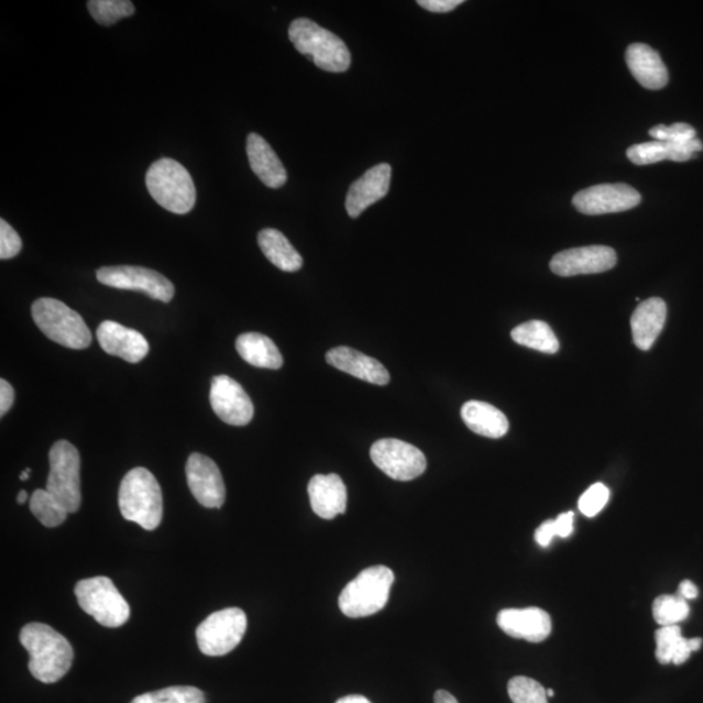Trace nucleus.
Wrapping results in <instances>:
<instances>
[{
  "label": "nucleus",
  "mask_w": 703,
  "mask_h": 703,
  "mask_svg": "<svg viewBox=\"0 0 703 703\" xmlns=\"http://www.w3.org/2000/svg\"><path fill=\"white\" fill-rule=\"evenodd\" d=\"M20 642L30 652V671L33 678L41 683H56L73 667V646L47 624H26L20 631Z\"/></svg>",
  "instance_id": "f257e3e1"
},
{
  "label": "nucleus",
  "mask_w": 703,
  "mask_h": 703,
  "mask_svg": "<svg viewBox=\"0 0 703 703\" xmlns=\"http://www.w3.org/2000/svg\"><path fill=\"white\" fill-rule=\"evenodd\" d=\"M119 508L128 521L145 530L160 527L163 498L158 481L146 468H134L125 474L119 488Z\"/></svg>",
  "instance_id": "f03ea898"
},
{
  "label": "nucleus",
  "mask_w": 703,
  "mask_h": 703,
  "mask_svg": "<svg viewBox=\"0 0 703 703\" xmlns=\"http://www.w3.org/2000/svg\"><path fill=\"white\" fill-rule=\"evenodd\" d=\"M288 35L297 52L308 56L326 73L342 74L351 67V53L344 41L315 21L296 19Z\"/></svg>",
  "instance_id": "7ed1b4c3"
},
{
  "label": "nucleus",
  "mask_w": 703,
  "mask_h": 703,
  "mask_svg": "<svg viewBox=\"0 0 703 703\" xmlns=\"http://www.w3.org/2000/svg\"><path fill=\"white\" fill-rule=\"evenodd\" d=\"M146 187L154 201L174 215H188L196 205V187L188 169L175 160L153 163L146 174Z\"/></svg>",
  "instance_id": "20e7f679"
},
{
  "label": "nucleus",
  "mask_w": 703,
  "mask_h": 703,
  "mask_svg": "<svg viewBox=\"0 0 703 703\" xmlns=\"http://www.w3.org/2000/svg\"><path fill=\"white\" fill-rule=\"evenodd\" d=\"M394 581L395 574L388 567L366 568L340 593L339 608L352 619L380 613L387 605Z\"/></svg>",
  "instance_id": "39448f33"
},
{
  "label": "nucleus",
  "mask_w": 703,
  "mask_h": 703,
  "mask_svg": "<svg viewBox=\"0 0 703 703\" xmlns=\"http://www.w3.org/2000/svg\"><path fill=\"white\" fill-rule=\"evenodd\" d=\"M32 316L50 340L70 350H85L94 340L83 317L56 298H39L33 304Z\"/></svg>",
  "instance_id": "423d86ee"
},
{
  "label": "nucleus",
  "mask_w": 703,
  "mask_h": 703,
  "mask_svg": "<svg viewBox=\"0 0 703 703\" xmlns=\"http://www.w3.org/2000/svg\"><path fill=\"white\" fill-rule=\"evenodd\" d=\"M75 594L85 613L94 616L103 627H122L130 619V605L109 578L98 576L78 581Z\"/></svg>",
  "instance_id": "0eeeda50"
},
{
  "label": "nucleus",
  "mask_w": 703,
  "mask_h": 703,
  "mask_svg": "<svg viewBox=\"0 0 703 703\" xmlns=\"http://www.w3.org/2000/svg\"><path fill=\"white\" fill-rule=\"evenodd\" d=\"M50 473L46 490L68 514L81 506L80 453L67 440L56 442L48 454Z\"/></svg>",
  "instance_id": "6e6552de"
},
{
  "label": "nucleus",
  "mask_w": 703,
  "mask_h": 703,
  "mask_svg": "<svg viewBox=\"0 0 703 703\" xmlns=\"http://www.w3.org/2000/svg\"><path fill=\"white\" fill-rule=\"evenodd\" d=\"M248 619L243 609L230 607L217 611L198 625V648L208 657L229 655L243 640Z\"/></svg>",
  "instance_id": "1a4fd4ad"
},
{
  "label": "nucleus",
  "mask_w": 703,
  "mask_h": 703,
  "mask_svg": "<svg viewBox=\"0 0 703 703\" xmlns=\"http://www.w3.org/2000/svg\"><path fill=\"white\" fill-rule=\"evenodd\" d=\"M97 279L105 286L118 289L138 290L162 303H169L175 296V287L165 275L140 266H108L97 270Z\"/></svg>",
  "instance_id": "9d476101"
},
{
  "label": "nucleus",
  "mask_w": 703,
  "mask_h": 703,
  "mask_svg": "<svg viewBox=\"0 0 703 703\" xmlns=\"http://www.w3.org/2000/svg\"><path fill=\"white\" fill-rule=\"evenodd\" d=\"M371 458L389 479L404 482L420 477L428 465L421 450L399 439L376 440Z\"/></svg>",
  "instance_id": "9b49d317"
},
{
  "label": "nucleus",
  "mask_w": 703,
  "mask_h": 703,
  "mask_svg": "<svg viewBox=\"0 0 703 703\" xmlns=\"http://www.w3.org/2000/svg\"><path fill=\"white\" fill-rule=\"evenodd\" d=\"M641 195L624 183L601 184L574 195L572 204L582 215H613L636 208L640 205Z\"/></svg>",
  "instance_id": "f8f14e48"
},
{
  "label": "nucleus",
  "mask_w": 703,
  "mask_h": 703,
  "mask_svg": "<svg viewBox=\"0 0 703 703\" xmlns=\"http://www.w3.org/2000/svg\"><path fill=\"white\" fill-rule=\"evenodd\" d=\"M210 404L220 420L232 426H245L254 416L250 395L229 375H218L212 378Z\"/></svg>",
  "instance_id": "ddd939ff"
},
{
  "label": "nucleus",
  "mask_w": 703,
  "mask_h": 703,
  "mask_svg": "<svg viewBox=\"0 0 703 703\" xmlns=\"http://www.w3.org/2000/svg\"><path fill=\"white\" fill-rule=\"evenodd\" d=\"M616 252L606 245L573 248L553 255L550 267L559 276L600 274L614 268Z\"/></svg>",
  "instance_id": "4468645a"
},
{
  "label": "nucleus",
  "mask_w": 703,
  "mask_h": 703,
  "mask_svg": "<svg viewBox=\"0 0 703 703\" xmlns=\"http://www.w3.org/2000/svg\"><path fill=\"white\" fill-rule=\"evenodd\" d=\"M190 493L201 506L220 508L226 502V486L218 465L201 453H191L186 466Z\"/></svg>",
  "instance_id": "2eb2a0df"
},
{
  "label": "nucleus",
  "mask_w": 703,
  "mask_h": 703,
  "mask_svg": "<svg viewBox=\"0 0 703 703\" xmlns=\"http://www.w3.org/2000/svg\"><path fill=\"white\" fill-rule=\"evenodd\" d=\"M496 622L504 634L532 644L545 641L552 630L550 615L538 607L502 609Z\"/></svg>",
  "instance_id": "dca6fc26"
},
{
  "label": "nucleus",
  "mask_w": 703,
  "mask_h": 703,
  "mask_svg": "<svg viewBox=\"0 0 703 703\" xmlns=\"http://www.w3.org/2000/svg\"><path fill=\"white\" fill-rule=\"evenodd\" d=\"M391 176L393 168L388 163H381L354 182L345 198L348 216L356 219L372 205L385 198L389 190Z\"/></svg>",
  "instance_id": "f3484780"
},
{
  "label": "nucleus",
  "mask_w": 703,
  "mask_h": 703,
  "mask_svg": "<svg viewBox=\"0 0 703 703\" xmlns=\"http://www.w3.org/2000/svg\"><path fill=\"white\" fill-rule=\"evenodd\" d=\"M97 338L99 345L106 353L131 362V364H138L149 353V343L145 337L118 322L105 321L99 325Z\"/></svg>",
  "instance_id": "a211bd4d"
},
{
  "label": "nucleus",
  "mask_w": 703,
  "mask_h": 703,
  "mask_svg": "<svg viewBox=\"0 0 703 703\" xmlns=\"http://www.w3.org/2000/svg\"><path fill=\"white\" fill-rule=\"evenodd\" d=\"M326 361L338 371L356 376L361 381L378 386L388 385L389 373L387 369L378 360L369 358L353 348H332L326 354Z\"/></svg>",
  "instance_id": "6ab92c4d"
},
{
  "label": "nucleus",
  "mask_w": 703,
  "mask_h": 703,
  "mask_svg": "<svg viewBox=\"0 0 703 703\" xmlns=\"http://www.w3.org/2000/svg\"><path fill=\"white\" fill-rule=\"evenodd\" d=\"M312 510L325 520L345 514L347 487L338 474H317L308 485Z\"/></svg>",
  "instance_id": "aec40b11"
},
{
  "label": "nucleus",
  "mask_w": 703,
  "mask_h": 703,
  "mask_svg": "<svg viewBox=\"0 0 703 703\" xmlns=\"http://www.w3.org/2000/svg\"><path fill=\"white\" fill-rule=\"evenodd\" d=\"M630 74L649 90L663 89L669 84V70L657 50L645 44H634L625 53Z\"/></svg>",
  "instance_id": "412c9836"
},
{
  "label": "nucleus",
  "mask_w": 703,
  "mask_h": 703,
  "mask_svg": "<svg viewBox=\"0 0 703 703\" xmlns=\"http://www.w3.org/2000/svg\"><path fill=\"white\" fill-rule=\"evenodd\" d=\"M246 154L252 172L266 187L278 189L287 183L288 175L279 156L268 142L257 133H251L246 140Z\"/></svg>",
  "instance_id": "4be33fe9"
},
{
  "label": "nucleus",
  "mask_w": 703,
  "mask_h": 703,
  "mask_svg": "<svg viewBox=\"0 0 703 703\" xmlns=\"http://www.w3.org/2000/svg\"><path fill=\"white\" fill-rule=\"evenodd\" d=\"M667 318V305L660 297H651L638 305L631 316V336L641 351H649L662 332Z\"/></svg>",
  "instance_id": "5701e85b"
},
{
  "label": "nucleus",
  "mask_w": 703,
  "mask_h": 703,
  "mask_svg": "<svg viewBox=\"0 0 703 703\" xmlns=\"http://www.w3.org/2000/svg\"><path fill=\"white\" fill-rule=\"evenodd\" d=\"M461 418L475 435L499 439L507 435L509 422L503 411L492 404L471 400L461 408Z\"/></svg>",
  "instance_id": "b1692460"
},
{
  "label": "nucleus",
  "mask_w": 703,
  "mask_h": 703,
  "mask_svg": "<svg viewBox=\"0 0 703 703\" xmlns=\"http://www.w3.org/2000/svg\"><path fill=\"white\" fill-rule=\"evenodd\" d=\"M656 656L660 664H683L692 652L699 651L702 638H684L679 625H669L657 630Z\"/></svg>",
  "instance_id": "393cba45"
},
{
  "label": "nucleus",
  "mask_w": 703,
  "mask_h": 703,
  "mask_svg": "<svg viewBox=\"0 0 703 703\" xmlns=\"http://www.w3.org/2000/svg\"><path fill=\"white\" fill-rule=\"evenodd\" d=\"M240 358L255 367L278 371L283 366L282 353L272 339L259 332H246L237 340Z\"/></svg>",
  "instance_id": "a878e982"
},
{
  "label": "nucleus",
  "mask_w": 703,
  "mask_h": 703,
  "mask_svg": "<svg viewBox=\"0 0 703 703\" xmlns=\"http://www.w3.org/2000/svg\"><path fill=\"white\" fill-rule=\"evenodd\" d=\"M259 244L265 257L272 264L286 273L298 272L303 267V257L284 234L274 229L262 230L259 233Z\"/></svg>",
  "instance_id": "bb28decb"
},
{
  "label": "nucleus",
  "mask_w": 703,
  "mask_h": 703,
  "mask_svg": "<svg viewBox=\"0 0 703 703\" xmlns=\"http://www.w3.org/2000/svg\"><path fill=\"white\" fill-rule=\"evenodd\" d=\"M514 342L531 348L543 353H557L559 351V340L550 326L542 321H530L517 326L510 332Z\"/></svg>",
  "instance_id": "cd10ccee"
},
{
  "label": "nucleus",
  "mask_w": 703,
  "mask_h": 703,
  "mask_svg": "<svg viewBox=\"0 0 703 703\" xmlns=\"http://www.w3.org/2000/svg\"><path fill=\"white\" fill-rule=\"evenodd\" d=\"M32 514L46 528L59 527L67 520L68 510L47 490H35L31 498Z\"/></svg>",
  "instance_id": "c85d7f7f"
},
{
  "label": "nucleus",
  "mask_w": 703,
  "mask_h": 703,
  "mask_svg": "<svg viewBox=\"0 0 703 703\" xmlns=\"http://www.w3.org/2000/svg\"><path fill=\"white\" fill-rule=\"evenodd\" d=\"M688 601L680 595L663 594L652 603V616L662 627L678 625L689 616Z\"/></svg>",
  "instance_id": "c756f323"
},
{
  "label": "nucleus",
  "mask_w": 703,
  "mask_h": 703,
  "mask_svg": "<svg viewBox=\"0 0 703 703\" xmlns=\"http://www.w3.org/2000/svg\"><path fill=\"white\" fill-rule=\"evenodd\" d=\"M205 694L195 686H168L138 695L131 703H205Z\"/></svg>",
  "instance_id": "7c9ffc66"
},
{
  "label": "nucleus",
  "mask_w": 703,
  "mask_h": 703,
  "mask_svg": "<svg viewBox=\"0 0 703 703\" xmlns=\"http://www.w3.org/2000/svg\"><path fill=\"white\" fill-rule=\"evenodd\" d=\"M88 10L98 24L110 26L119 20L131 18L134 6L128 0H90Z\"/></svg>",
  "instance_id": "2f4dec72"
},
{
  "label": "nucleus",
  "mask_w": 703,
  "mask_h": 703,
  "mask_svg": "<svg viewBox=\"0 0 703 703\" xmlns=\"http://www.w3.org/2000/svg\"><path fill=\"white\" fill-rule=\"evenodd\" d=\"M508 694L514 703H549L546 689L527 677H516L509 680Z\"/></svg>",
  "instance_id": "473e14b6"
},
{
  "label": "nucleus",
  "mask_w": 703,
  "mask_h": 703,
  "mask_svg": "<svg viewBox=\"0 0 703 703\" xmlns=\"http://www.w3.org/2000/svg\"><path fill=\"white\" fill-rule=\"evenodd\" d=\"M627 156L637 166L655 165L669 160V146L663 141L642 142V144L630 146Z\"/></svg>",
  "instance_id": "72a5a7b5"
},
{
  "label": "nucleus",
  "mask_w": 703,
  "mask_h": 703,
  "mask_svg": "<svg viewBox=\"0 0 703 703\" xmlns=\"http://www.w3.org/2000/svg\"><path fill=\"white\" fill-rule=\"evenodd\" d=\"M609 499V490L603 484H595L581 495L579 508L582 515L594 517L605 508Z\"/></svg>",
  "instance_id": "f704fd0d"
},
{
  "label": "nucleus",
  "mask_w": 703,
  "mask_h": 703,
  "mask_svg": "<svg viewBox=\"0 0 703 703\" xmlns=\"http://www.w3.org/2000/svg\"><path fill=\"white\" fill-rule=\"evenodd\" d=\"M649 134L656 141L663 142H686L697 139V132L686 123H677L671 127L659 124L651 128Z\"/></svg>",
  "instance_id": "c9c22d12"
},
{
  "label": "nucleus",
  "mask_w": 703,
  "mask_h": 703,
  "mask_svg": "<svg viewBox=\"0 0 703 703\" xmlns=\"http://www.w3.org/2000/svg\"><path fill=\"white\" fill-rule=\"evenodd\" d=\"M21 248H23V241H21L19 233L4 219H0V259L17 257Z\"/></svg>",
  "instance_id": "e433bc0d"
},
{
  "label": "nucleus",
  "mask_w": 703,
  "mask_h": 703,
  "mask_svg": "<svg viewBox=\"0 0 703 703\" xmlns=\"http://www.w3.org/2000/svg\"><path fill=\"white\" fill-rule=\"evenodd\" d=\"M669 146V160L673 162H686L692 158L694 153L701 152L702 142L694 139L686 142H667Z\"/></svg>",
  "instance_id": "4c0bfd02"
},
{
  "label": "nucleus",
  "mask_w": 703,
  "mask_h": 703,
  "mask_svg": "<svg viewBox=\"0 0 703 703\" xmlns=\"http://www.w3.org/2000/svg\"><path fill=\"white\" fill-rule=\"evenodd\" d=\"M422 9L435 13H449L457 10L460 4H463V0H420L417 2Z\"/></svg>",
  "instance_id": "58836bf2"
},
{
  "label": "nucleus",
  "mask_w": 703,
  "mask_h": 703,
  "mask_svg": "<svg viewBox=\"0 0 703 703\" xmlns=\"http://www.w3.org/2000/svg\"><path fill=\"white\" fill-rule=\"evenodd\" d=\"M13 402H15V389L9 382L0 381V416L3 417L11 409Z\"/></svg>",
  "instance_id": "ea45409f"
},
{
  "label": "nucleus",
  "mask_w": 703,
  "mask_h": 703,
  "mask_svg": "<svg viewBox=\"0 0 703 703\" xmlns=\"http://www.w3.org/2000/svg\"><path fill=\"white\" fill-rule=\"evenodd\" d=\"M557 537L556 524L553 520L545 521L541 527L536 530V542L542 547H549L552 539Z\"/></svg>",
  "instance_id": "a19ab883"
},
{
  "label": "nucleus",
  "mask_w": 703,
  "mask_h": 703,
  "mask_svg": "<svg viewBox=\"0 0 703 703\" xmlns=\"http://www.w3.org/2000/svg\"><path fill=\"white\" fill-rule=\"evenodd\" d=\"M574 514L572 510L559 515L553 524H556L557 537L568 538L573 532Z\"/></svg>",
  "instance_id": "79ce46f5"
},
{
  "label": "nucleus",
  "mask_w": 703,
  "mask_h": 703,
  "mask_svg": "<svg viewBox=\"0 0 703 703\" xmlns=\"http://www.w3.org/2000/svg\"><path fill=\"white\" fill-rule=\"evenodd\" d=\"M678 595L685 601H692L699 596V587L692 581L685 580L679 586Z\"/></svg>",
  "instance_id": "37998d69"
},
{
  "label": "nucleus",
  "mask_w": 703,
  "mask_h": 703,
  "mask_svg": "<svg viewBox=\"0 0 703 703\" xmlns=\"http://www.w3.org/2000/svg\"><path fill=\"white\" fill-rule=\"evenodd\" d=\"M436 703H459L457 699L450 692L443 691L440 689L435 695Z\"/></svg>",
  "instance_id": "c03bdc74"
},
{
  "label": "nucleus",
  "mask_w": 703,
  "mask_h": 703,
  "mask_svg": "<svg viewBox=\"0 0 703 703\" xmlns=\"http://www.w3.org/2000/svg\"><path fill=\"white\" fill-rule=\"evenodd\" d=\"M336 703H372L364 695H347V697L338 700Z\"/></svg>",
  "instance_id": "a18cd8bd"
},
{
  "label": "nucleus",
  "mask_w": 703,
  "mask_h": 703,
  "mask_svg": "<svg viewBox=\"0 0 703 703\" xmlns=\"http://www.w3.org/2000/svg\"><path fill=\"white\" fill-rule=\"evenodd\" d=\"M26 501H28V493L25 492V490H21V492L18 495V503L24 504Z\"/></svg>",
  "instance_id": "49530a36"
},
{
  "label": "nucleus",
  "mask_w": 703,
  "mask_h": 703,
  "mask_svg": "<svg viewBox=\"0 0 703 703\" xmlns=\"http://www.w3.org/2000/svg\"><path fill=\"white\" fill-rule=\"evenodd\" d=\"M31 472H32L31 468H26L25 471L20 474V480L21 481L30 480Z\"/></svg>",
  "instance_id": "de8ad7c7"
},
{
  "label": "nucleus",
  "mask_w": 703,
  "mask_h": 703,
  "mask_svg": "<svg viewBox=\"0 0 703 703\" xmlns=\"http://www.w3.org/2000/svg\"><path fill=\"white\" fill-rule=\"evenodd\" d=\"M547 697H553V695H556V692L552 691V689H547L546 691Z\"/></svg>",
  "instance_id": "09e8293b"
}]
</instances>
